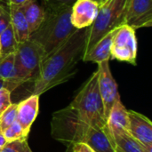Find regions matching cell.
<instances>
[{"mask_svg":"<svg viewBox=\"0 0 152 152\" xmlns=\"http://www.w3.org/2000/svg\"><path fill=\"white\" fill-rule=\"evenodd\" d=\"M45 16L39 28L29 35V40L44 50L45 58L58 49L76 31L71 23V7L60 11L45 10Z\"/></svg>","mask_w":152,"mask_h":152,"instance_id":"3","label":"cell"},{"mask_svg":"<svg viewBox=\"0 0 152 152\" xmlns=\"http://www.w3.org/2000/svg\"><path fill=\"white\" fill-rule=\"evenodd\" d=\"M19 7L21 9L24 14L30 35L31 33L36 31L42 24L45 16V8L38 4L37 0H30Z\"/></svg>","mask_w":152,"mask_h":152,"instance_id":"15","label":"cell"},{"mask_svg":"<svg viewBox=\"0 0 152 152\" xmlns=\"http://www.w3.org/2000/svg\"><path fill=\"white\" fill-rule=\"evenodd\" d=\"M39 109V96L31 94L17 104L16 121L20 125L25 135H28L32 124L37 118Z\"/></svg>","mask_w":152,"mask_h":152,"instance_id":"12","label":"cell"},{"mask_svg":"<svg viewBox=\"0 0 152 152\" xmlns=\"http://www.w3.org/2000/svg\"><path fill=\"white\" fill-rule=\"evenodd\" d=\"M119 28H117L109 33H107L102 38H101L82 58L84 61H93L100 63L102 61L110 60V51L113 37Z\"/></svg>","mask_w":152,"mask_h":152,"instance_id":"13","label":"cell"},{"mask_svg":"<svg viewBox=\"0 0 152 152\" xmlns=\"http://www.w3.org/2000/svg\"><path fill=\"white\" fill-rule=\"evenodd\" d=\"M0 78L6 80H17L25 83L20 79L14 65V53L6 56H0Z\"/></svg>","mask_w":152,"mask_h":152,"instance_id":"19","label":"cell"},{"mask_svg":"<svg viewBox=\"0 0 152 152\" xmlns=\"http://www.w3.org/2000/svg\"><path fill=\"white\" fill-rule=\"evenodd\" d=\"M98 72L99 91L103 104L104 118L107 121L113 105L118 99H120V95L118 93V84L115 81L110 69L109 60L98 63Z\"/></svg>","mask_w":152,"mask_h":152,"instance_id":"8","label":"cell"},{"mask_svg":"<svg viewBox=\"0 0 152 152\" xmlns=\"http://www.w3.org/2000/svg\"><path fill=\"white\" fill-rule=\"evenodd\" d=\"M19 43L15 38V35L12 25L10 24L0 34V56L4 57L11 53H15Z\"/></svg>","mask_w":152,"mask_h":152,"instance_id":"18","label":"cell"},{"mask_svg":"<svg viewBox=\"0 0 152 152\" xmlns=\"http://www.w3.org/2000/svg\"><path fill=\"white\" fill-rule=\"evenodd\" d=\"M3 134H4V136L7 142L28 138V136L25 135L20 125L17 121L13 122L9 127H7L3 132Z\"/></svg>","mask_w":152,"mask_h":152,"instance_id":"21","label":"cell"},{"mask_svg":"<svg viewBox=\"0 0 152 152\" xmlns=\"http://www.w3.org/2000/svg\"><path fill=\"white\" fill-rule=\"evenodd\" d=\"M98 69L85 83L75 99L69 105L82 121L96 126H105L103 104L98 86Z\"/></svg>","mask_w":152,"mask_h":152,"instance_id":"4","label":"cell"},{"mask_svg":"<svg viewBox=\"0 0 152 152\" xmlns=\"http://www.w3.org/2000/svg\"><path fill=\"white\" fill-rule=\"evenodd\" d=\"M129 134L148 148H152V123L141 113L128 110Z\"/></svg>","mask_w":152,"mask_h":152,"instance_id":"11","label":"cell"},{"mask_svg":"<svg viewBox=\"0 0 152 152\" xmlns=\"http://www.w3.org/2000/svg\"><path fill=\"white\" fill-rule=\"evenodd\" d=\"M30 0H0L1 3H4L7 7L8 6H21L24 4L28 3Z\"/></svg>","mask_w":152,"mask_h":152,"instance_id":"27","label":"cell"},{"mask_svg":"<svg viewBox=\"0 0 152 152\" xmlns=\"http://www.w3.org/2000/svg\"><path fill=\"white\" fill-rule=\"evenodd\" d=\"M7 9L11 18V25L12 27L17 42L22 43L28 40V26L21 9L19 6H8Z\"/></svg>","mask_w":152,"mask_h":152,"instance_id":"16","label":"cell"},{"mask_svg":"<svg viewBox=\"0 0 152 152\" xmlns=\"http://www.w3.org/2000/svg\"><path fill=\"white\" fill-rule=\"evenodd\" d=\"M94 1H95V2H97V3H98L99 4H101V2H102V0H94Z\"/></svg>","mask_w":152,"mask_h":152,"instance_id":"31","label":"cell"},{"mask_svg":"<svg viewBox=\"0 0 152 152\" xmlns=\"http://www.w3.org/2000/svg\"><path fill=\"white\" fill-rule=\"evenodd\" d=\"M25 152H32V151H31V150H30V149H28V150L27 151H25Z\"/></svg>","mask_w":152,"mask_h":152,"instance_id":"32","label":"cell"},{"mask_svg":"<svg viewBox=\"0 0 152 152\" xmlns=\"http://www.w3.org/2000/svg\"><path fill=\"white\" fill-rule=\"evenodd\" d=\"M72 152H79V151H78V150H77L76 147H74V148L72 149Z\"/></svg>","mask_w":152,"mask_h":152,"instance_id":"30","label":"cell"},{"mask_svg":"<svg viewBox=\"0 0 152 152\" xmlns=\"http://www.w3.org/2000/svg\"><path fill=\"white\" fill-rule=\"evenodd\" d=\"M52 136L65 144L68 152L79 143L88 145L95 152H118L108 125L87 124L78 118L69 106L53 114Z\"/></svg>","mask_w":152,"mask_h":152,"instance_id":"2","label":"cell"},{"mask_svg":"<svg viewBox=\"0 0 152 152\" xmlns=\"http://www.w3.org/2000/svg\"><path fill=\"white\" fill-rule=\"evenodd\" d=\"M118 152H152L148 148L134 139L127 133H111Z\"/></svg>","mask_w":152,"mask_h":152,"instance_id":"17","label":"cell"},{"mask_svg":"<svg viewBox=\"0 0 152 152\" xmlns=\"http://www.w3.org/2000/svg\"><path fill=\"white\" fill-rule=\"evenodd\" d=\"M44 8L50 11H60L64 8L72 7L77 0H42Z\"/></svg>","mask_w":152,"mask_h":152,"instance_id":"22","label":"cell"},{"mask_svg":"<svg viewBox=\"0 0 152 152\" xmlns=\"http://www.w3.org/2000/svg\"><path fill=\"white\" fill-rule=\"evenodd\" d=\"M74 147H76L78 151L79 152H95L91 147H89L88 145L86 144H84V143H79V144H76ZM73 147V148H74Z\"/></svg>","mask_w":152,"mask_h":152,"instance_id":"28","label":"cell"},{"mask_svg":"<svg viewBox=\"0 0 152 152\" xmlns=\"http://www.w3.org/2000/svg\"><path fill=\"white\" fill-rule=\"evenodd\" d=\"M100 4L94 0H77L71 7L70 20L77 29L91 26L95 20Z\"/></svg>","mask_w":152,"mask_h":152,"instance_id":"10","label":"cell"},{"mask_svg":"<svg viewBox=\"0 0 152 152\" xmlns=\"http://www.w3.org/2000/svg\"><path fill=\"white\" fill-rule=\"evenodd\" d=\"M29 149L27 139L17 140L6 144L0 150V152H25Z\"/></svg>","mask_w":152,"mask_h":152,"instance_id":"23","label":"cell"},{"mask_svg":"<svg viewBox=\"0 0 152 152\" xmlns=\"http://www.w3.org/2000/svg\"><path fill=\"white\" fill-rule=\"evenodd\" d=\"M6 140H5V138H4V134H3V133H1L0 132V150L6 144Z\"/></svg>","mask_w":152,"mask_h":152,"instance_id":"29","label":"cell"},{"mask_svg":"<svg viewBox=\"0 0 152 152\" xmlns=\"http://www.w3.org/2000/svg\"><path fill=\"white\" fill-rule=\"evenodd\" d=\"M125 24L133 28L152 26V0H127Z\"/></svg>","mask_w":152,"mask_h":152,"instance_id":"9","label":"cell"},{"mask_svg":"<svg viewBox=\"0 0 152 152\" xmlns=\"http://www.w3.org/2000/svg\"><path fill=\"white\" fill-rule=\"evenodd\" d=\"M138 43L135 29L124 24L116 32L110 51V59L136 65Z\"/></svg>","mask_w":152,"mask_h":152,"instance_id":"7","label":"cell"},{"mask_svg":"<svg viewBox=\"0 0 152 152\" xmlns=\"http://www.w3.org/2000/svg\"><path fill=\"white\" fill-rule=\"evenodd\" d=\"M17 104L12 103L0 116V132L3 133L13 122L16 121Z\"/></svg>","mask_w":152,"mask_h":152,"instance_id":"20","label":"cell"},{"mask_svg":"<svg viewBox=\"0 0 152 152\" xmlns=\"http://www.w3.org/2000/svg\"><path fill=\"white\" fill-rule=\"evenodd\" d=\"M107 125L110 133H128L129 119L128 110L118 99L113 105L107 119Z\"/></svg>","mask_w":152,"mask_h":152,"instance_id":"14","label":"cell"},{"mask_svg":"<svg viewBox=\"0 0 152 152\" xmlns=\"http://www.w3.org/2000/svg\"><path fill=\"white\" fill-rule=\"evenodd\" d=\"M22 84H24L21 81H17V80H6V79H3L0 78V90L1 89H7L10 92H12L14 89H16L17 87H19L20 86H21Z\"/></svg>","mask_w":152,"mask_h":152,"instance_id":"26","label":"cell"},{"mask_svg":"<svg viewBox=\"0 0 152 152\" xmlns=\"http://www.w3.org/2000/svg\"><path fill=\"white\" fill-rule=\"evenodd\" d=\"M11 24V18L8 9L0 4V34Z\"/></svg>","mask_w":152,"mask_h":152,"instance_id":"25","label":"cell"},{"mask_svg":"<svg viewBox=\"0 0 152 152\" xmlns=\"http://www.w3.org/2000/svg\"><path fill=\"white\" fill-rule=\"evenodd\" d=\"M45 59L44 50L31 40L19 43L14 53V65L20 79L25 83L35 80L40 65Z\"/></svg>","mask_w":152,"mask_h":152,"instance_id":"6","label":"cell"},{"mask_svg":"<svg viewBox=\"0 0 152 152\" xmlns=\"http://www.w3.org/2000/svg\"><path fill=\"white\" fill-rule=\"evenodd\" d=\"M126 4L127 0H105L100 4L95 20L86 28L84 55L107 33L125 24Z\"/></svg>","mask_w":152,"mask_h":152,"instance_id":"5","label":"cell"},{"mask_svg":"<svg viewBox=\"0 0 152 152\" xmlns=\"http://www.w3.org/2000/svg\"><path fill=\"white\" fill-rule=\"evenodd\" d=\"M11 93L12 92L4 88L0 90V116L12 104Z\"/></svg>","mask_w":152,"mask_h":152,"instance_id":"24","label":"cell"},{"mask_svg":"<svg viewBox=\"0 0 152 152\" xmlns=\"http://www.w3.org/2000/svg\"><path fill=\"white\" fill-rule=\"evenodd\" d=\"M86 39V28L76 29L58 49L42 61L34 80L32 94L40 96L75 75L77 65L84 55Z\"/></svg>","mask_w":152,"mask_h":152,"instance_id":"1","label":"cell"},{"mask_svg":"<svg viewBox=\"0 0 152 152\" xmlns=\"http://www.w3.org/2000/svg\"><path fill=\"white\" fill-rule=\"evenodd\" d=\"M104 1H105V0H102V2H101V4H102V2H104Z\"/></svg>","mask_w":152,"mask_h":152,"instance_id":"33","label":"cell"}]
</instances>
